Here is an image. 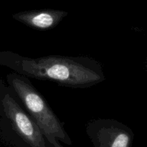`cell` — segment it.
<instances>
[{
  "mask_svg": "<svg viewBox=\"0 0 147 147\" xmlns=\"http://www.w3.org/2000/svg\"><path fill=\"white\" fill-rule=\"evenodd\" d=\"M0 64L23 76L63 86L88 88L105 79L101 65L88 57L50 55L31 58L11 51L0 52Z\"/></svg>",
  "mask_w": 147,
  "mask_h": 147,
  "instance_id": "1",
  "label": "cell"
},
{
  "mask_svg": "<svg viewBox=\"0 0 147 147\" xmlns=\"http://www.w3.org/2000/svg\"><path fill=\"white\" fill-rule=\"evenodd\" d=\"M12 90L22 100L46 140L53 147H62L58 140L71 145L72 142L55 113L44 98L24 76L11 73L7 76Z\"/></svg>",
  "mask_w": 147,
  "mask_h": 147,
  "instance_id": "2",
  "label": "cell"
},
{
  "mask_svg": "<svg viewBox=\"0 0 147 147\" xmlns=\"http://www.w3.org/2000/svg\"><path fill=\"white\" fill-rule=\"evenodd\" d=\"M1 105L5 117L16 136L30 147H46L47 141L40 128L11 95H4Z\"/></svg>",
  "mask_w": 147,
  "mask_h": 147,
  "instance_id": "3",
  "label": "cell"
},
{
  "mask_svg": "<svg viewBox=\"0 0 147 147\" xmlns=\"http://www.w3.org/2000/svg\"><path fill=\"white\" fill-rule=\"evenodd\" d=\"M86 132L96 147H130L134 138L128 126L113 119L92 121Z\"/></svg>",
  "mask_w": 147,
  "mask_h": 147,
  "instance_id": "4",
  "label": "cell"
},
{
  "mask_svg": "<svg viewBox=\"0 0 147 147\" xmlns=\"http://www.w3.org/2000/svg\"><path fill=\"white\" fill-rule=\"evenodd\" d=\"M68 14L65 11L51 9L28 10L13 14L14 20L37 30H48L57 27Z\"/></svg>",
  "mask_w": 147,
  "mask_h": 147,
  "instance_id": "5",
  "label": "cell"
}]
</instances>
